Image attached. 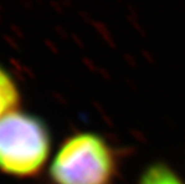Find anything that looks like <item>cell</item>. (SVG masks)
<instances>
[{"mask_svg": "<svg viewBox=\"0 0 185 184\" xmlns=\"http://www.w3.org/2000/svg\"><path fill=\"white\" fill-rule=\"evenodd\" d=\"M50 152V135L35 115L13 110L0 120V172L28 178L37 176Z\"/></svg>", "mask_w": 185, "mask_h": 184, "instance_id": "cell-1", "label": "cell"}, {"mask_svg": "<svg viewBox=\"0 0 185 184\" xmlns=\"http://www.w3.org/2000/svg\"><path fill=\"white\" fill-rule=\"evenodd\" d=\"M141 184H183L167 166L162 164L152 165L143 173Z\"/></svg>", "mask_w": 185, "mask_h": 184, "instance_id": "cell-4", "label": "cell"}, {"mask_svg": "<svg viewBox=\"0 0 185 184\" xmlns=\"http://www.w3.org/2000/svg\"><path fill=\"white\" fill-rule=\"evenodd\" d=\"M19 102L18 86L10 73L0 65V120L8 113L17 110Z\"/></svg>", "mask_w": 185, "mask_h": 184, "instance_id": "cell-3", "label": "cell"}, {"mask_svg": "<svg viewBox=\"0 0 185 184\" xmlns=\"http://www.w3.org/2000/svg\"><path fill=\"white\" fill-rule=\"evenodd\" d=\"M115 171L108 144L93 133L66 139L49 168L55 184H110Z\"/></svg>", "mask_w": 185, "mask_h": 184, "instance_id": "cell-2", "label": "cell"}]
</instances>
